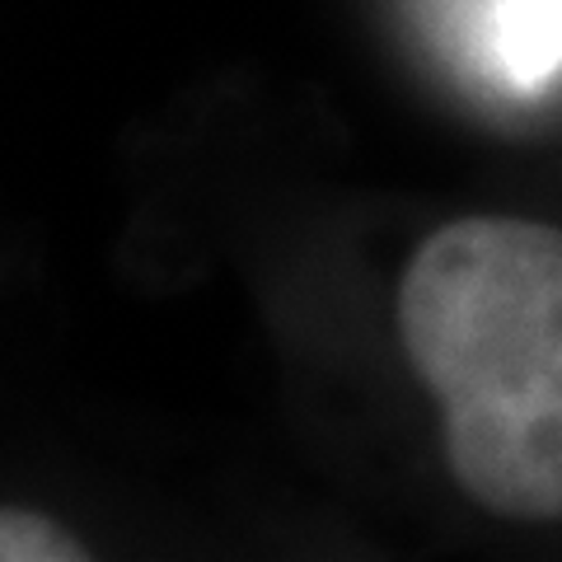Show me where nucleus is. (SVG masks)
<instances>
[{
    "instance_id": "2",
    "label": "nucleus",
    "mask_w": 562,
    "mask_h": 562,
    "mask_svg": "<svg viewBox=\"0 0 562 562\" xmlns=\"http://www.w3.org/2000/svg\"><path fill=\"white\" fill-rule=\"evenodd\" d=\"M487 52L516 85H539L562 66V0H492Z\"/></svg>"
},
{
    "instance_id": "1",
    "label": "nucleus",
    "mask_w": 562,
    "mask_h": 562,
    "mask_svg": "<svg viewBox=\"0 0 562 562\" xmlns=\"http://www.w3.org/2000/svg\"><path fill=\"white\" fill-rule=\"evenodd\" d=\"M398 338L441 408L464 497L502 520L562 516V231L464 216L398 281Z\"/></svg>"
},
{
    "instance_id": "3",
    "label": "nucleus",
    "mask_w": 562,
    "mask_h": 562,
    "mask_svg": "<svg viewBox=\"0 0 562 562\" xmlns=\"http://www.w3.org/2000/svg\"><path fill=\"white\" fill-rule=\"evenodd\" d=\"M90 543L33 506H0V562H85Z\"/></svg>"
}]
</instances>
